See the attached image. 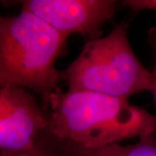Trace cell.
I'll list each match as a JSON object with an SVG mask.
<instances>
[{
    "label": "cell",
    "instance_id": "7",
    "mask_svg": "<svg viewBox=\"0 0 156 156\" xmlns=\"http://www.w3.org/2000/svg\"><path fill=\"white\" fill-rule=\"evenodd\" d=\"M147 41L148 44L150 45L152 51H153L154 58L153 71L151 72L152 73V89L150 92L153 94V97L156 104V25L149 29L147 32Z\"/></svg>",
    "mask_w": 156,
    "mask_h": 156
},
{
    "label": "cell",
    "instance_id": "9",
    "mask_svg": "<svg viewBox=\"0 0 156 156\" xmlns=\"http://www.w3.org/2000/svg\"><path fill=\"white\" fill-rule=\"evenodd\" d=\"M123 5L128 6L134 12L140 11H156V0H126Z\"/></svg>",
    "mask_w": 156,
    "mask_h": 156
},
{
    "label": "cell",
    "instance_id": "10",
    "mask_svg": "<svg viewBox=\"0 0 156 156\" xmlns=\"http://www.w3.org/2000/svg\"><path fill=\"white\" fill-rule=\"evenodd\" d=\"M0 87H1V86H0Z\"/></svg>",
    "mask_w": 156,
    "mask_h": 156
},
{
    "label": "cell",
    "instance_id": "6",
    "mask_svg": "<svg viewBox=\"0 0 156 156\" xmlns=\"http://www.w3.org/2000/svg\"><path fill=\"white\" fill-rule=\"evenodd\" d=\"M73 156H156V134H147L139 138L134 144L123 146L112 144L98 149H84L75 146Z\"/></svg>",
    "mask_w": 156,
    "mask_h": 156
},
{
    "label": "cell",
    "instance_id": "4",
    "mask_svg": "<svg viewBox=\"0 0 156 156\" xmlns=\"http://www.w3.org/2000/svg\"><path fill=\"white\" fill-rule=\"evenodd\" d=\"M22 11L42 19L69 37L78 34L89 40L100 37L101 28L112 20L117 9L113 0H25Z\"/></svg>",
    "mask_w": 156,
    "mask_h": 156
},
{
    "label": "cell",
    "instance_id": "1",
    "mask_svg": "<svg viewBox=\"0 0 156 156\" xmlns=\"http://www.w3.org/2000/svg\"><path fill=\"white\" fill-rule=\"evenodd\" d=\"M44 99L50 108L47 130L84 149H98L156 132V115L128 99L58 88Z\"/></svg>",
    "mask_w": 156,
    "mask_h": 156
},
{
    "label": "cell",
    "instance_id": "8",
    "mask_svg": "<svg viewBox=\"0 0 156 156\" xmlns=\"http://www.w3.org/2000/svg\"><path fill=\"white\" fill-rule=\"evenodd\" d=\"M0 156H49V154L38 143L33 147L21 150L0 149Z\"/></svg>",
    "mask_w": 156,
    "mask_h": 156
},
{
    "label": "cell",
    "instance_id": "2",
    "mask_svg": "<svg viewBox=\"0 0 156 156\" xmlns=\"http://www.w3.org/2000/svg\"><path fill=\"white\" fill-rule=\"evenodd\" d=\"M67 37L33 14L0 15V86L30 89L44 96L57 89L56 62Z\"/></svg>",
    "mask_w": 156,
    "mask_h": 156
},
{
    "label": "cell",
    "instance_id": "3",
    "mask_svg": "<svg viewBox=\"0 0 156 156\" xmlns=\"http://www.w3.org/2000/svg\"><path fill=\"white\" fill-rule=\"evenodd\" d=\"M127 22L115 24L103 37L88 40L67 69L60 71L69 90L89 91L128 99L151 91L152 73L135 56Z\"/></svg>",
    "mask_w": 156,
    "mask_h": 156
},
{
    "label": "cell",
    "instance_id": "5",
    "mask_svg": "<svg viewBox=\"0 0 156 156\" xmlns=\"http://www.w3.org/2000/svg\"><path fill=\"white\" fill-rule=\"evenodd\" d=\"M48 123L47 114L26 89L13 85L0 87V149L37 146Z\"/></svg>",
    "mask_w": 156,
    "mask_h": 156
}]
</instances>
